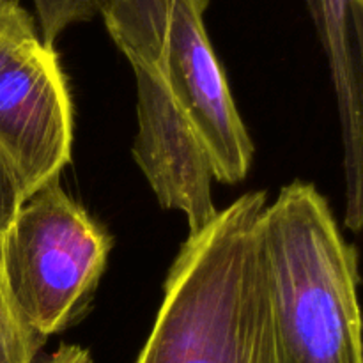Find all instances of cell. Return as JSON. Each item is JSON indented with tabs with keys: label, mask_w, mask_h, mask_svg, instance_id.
<instances>
[{
	"label": "cell",
	"mask_w": 363,
	"mask_h": 363,
	"mask_svg": "<svg viewBox=\"0 0 363 363\" xmlns=\"http://www.w3.org/2000/svg\"><path fill=\"white\" fill-rule=\"evenodd\" d=\"M264 191L190 234L137 363H282L259 243Z\"/></svg>",
	"instance_id": "6da1fadb"
},
{
	"label": "cell",
	"mask_w": 363,
	"mask_h": 363,
	"mask_svg": "<svg viewBox=\"0 0 363 363\" xmlns=\"http://www.w3.org/2000/svg\"><path fill=\"white\" fill-rule=\"evenodd\" d=\"M25 195L21 184L11 167L9 160L6 158L0 149V240L13 223L18 209L23 204Z\"/></svg>",
	"instance_id": "9c48e42d"
},
{
	"label": "cell",
	"mask_w": 363,
	"mask_h": 363,
	"mask_svg": "<svg viewBox=\"0 0 363 363\" xmlns=\"http://www.w3.org/2000/svg\"><path fill=\"white\" fill-rule=\"evenodd\" d=\"M35 363H92L87 350L74 344H60L52 354L39 357Z\"/></svg>",
	"instance_id": "30bf717a"
},
{
	"label": "cell",
	"mask_w": 363,
	"mask_h": 363,
	"mask_svg": "<svg viewBox=\"0 0 363 363\" xmlns=\"http://www.w3.org/2000/svg\"><path fill=\"white\" fill-rule=\"evenodd\" d=\"M257 227L282 363H363L358 255L326 199L294 181Z\"/></svg>",
	"instance_id": "7a4b0ae2"
},
{
	"label": "cell",
	"mask_w": 363,
	"mask_h": 363,
	"mask_svg": "<svg viewBox=\"0 0 363 363\" xmlns=\"http://www.w3.org/2000/svg\"><path fill=\"white\" fill-rule=\"evenodd\" d=\"M73 106L53 46L41 41L0 73V149L25 199L71 162Z\"/></svg>",
	"instance_id": "5b68a950"
},
{
	"label": "cell",
	"mask_w": 363,
	"mask_h": 363,
	"mask_svg": "<svg viewBox=\"0 0 363 363\" xmlns=\"http://www.w3.org/2000/svg\"><path fill=\"white\" fill-rule=\"evenodd\" d=\"M46 340L32 333L14 311L0 266V363H35Z\"/></svg>",
	"instance_id": "52a82bcc"
},
{
	"label": "cell",
	"mask_w": 363,
	"mask_h": 363,
	"mask_svg": "<svg viewBox=\"0 0 363 363\" xmlns=\"http://www.w3.org/2000/svg\"><path fill=\"white\" fill-rule=\"evenodd\" d=\"M39 41L30 13L20 2H0V73Z\"/></svg>",
	"instance_id": "ba28073f"
},
{
	"label": "cell",
	"mask_w": 363,
	"mask_h": 363,
	"mask_svg": "<svg viewBox=\"0 0 363 363\" xmlns=\"http://www.w3.org/2000/svg\"><path fill=\"white\" fill-rule=\"evenodd\" d=\"M112 240L66 194L59 179L34 191L0 240L7 294L41 339L84 315L106 268Z\"/></svg>",
	"instance_id": "277c9868"
},
{
	"label": "cell",
	"mask_w": 363,
	"mask_h": 363,
	"mask_svg": "<svg viewBox=\"0 0 363 363\" xmlns=\"http://www.w3.org/2000/svg\"><path fill=\"white\" fill-rule=\"evenodd\" d=\"M133 67L138 133L133 158L162 208L183 211L190 234L218 215L211 197L215 179L209 155L190 119L151 71Z\"/></svg>",
	"instance_id": "8992f818"
},
{
	"label": "cell",
	"mask_w": 363,
	"mask_h": 363,
	"mask_svg": "<svg viewBox=\"0 0 363 363\" xmlns=\"http://www.w3.org/2000/svg\"><path fill=\"white\" fill-rule=\"evenodd\" d=\"M209 0H103L99 14L131 66L162 78L209 155L216 181L250 169L254 144L209 41Z\"/></svg>",
	"instance_id": "3957f363"
},
{
	"label": "cell",
	"mask_w": 363,
	"mask_h": 363,
	"mask_svg": "<svg viewBox=\"0 0 363 363\" xmlns=\"http://www.w3.org/2000/svg\"><path fill=\"white\" fill-rule=\"evenodd\" d=\"M0 2H20V0H0Z\"/></svg>",
	"instance_id": "8fae6325"
},
{
	"label": "cell",
	"mask_w": 363,
	"mask_h": 363,
	"mask_svg": "<svg viewBox=\"0 0 363 363\" xmlns=\"http://www.w3.org/2000/svg\"><path fill=\"white\" fill-rule=\"evenodd\" d=\"M357 2H360V4H363V0H357Z\"/></svg>",
	"instance_id": "7c38bea8"
}]
</instances>
